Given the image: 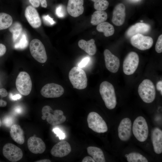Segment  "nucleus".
I'll list each match as a JSON object with an SVG mask.
<instances>
[{
  "mask_svg": "<svg viewBox=\"0 0 162 162\" xmlns=\"http://www.w3.org/2000/svg\"><path fill=\"white\" fill-rule=\"evenodd\" d=\"M99 92L106 107L110 110L114 109L117 102L115 89L112 84L107 81L103 82L100 84Z\"/></svg>",
  "mask_w": 162,
  "mask_h": 162,
  "instance_id": "obj_1",
  "label": "nucleus"
},
{
  "mask_svg": "<svg viewBox=\"0 0 162 162\" xmlns=\"http://www.w3.org/2000/svg\"><path fill=\"white\" fill-rule=\"evenodd\" d=\"M69 78L74 88L83 89L87 86L88 79L86 75L81 68L74 67L71 68L69 73Z\"/></svg>",
  "mask_w": 162,
  "mask_h": 162,
  "instance_id": "obj_2",
  "label": "nucleus"
},
{
  "mask_svg": "<svg viewBox=\"0 0 162 162\" xmlns=\"http://www.w3.org/2000/svg\"><path fill=\"white\" fill-rule=\"evenodd\" d=\"M138 92L142 100L147 103H152L155 98L154 86L152 82L148 79L144 80L140 84Z\"/></svg>",
  "mask_w": 162,
  "mask_h": 162,
  "instance_id": "obj_3",
  "label": "nucleus"
},
{
  "mask_svg": "<svg viewBox=\"0 0 162 162\" xmlns=\"http://www.w3.org/2000/svg\"><path fill=\"white\" fill-rule=\"evenodd\" d=\"M133 134L139 141L143 142L147 139L148 134V126L145 118L142 116L136 118L132 126Z\"/></svg>",
  "mask_w": 162,
  "mask_h": 162,
  "instance_id": "obj_4",
  "label": "nucleus"
},
{
  "mask_svg": "<svg viewBox=\"0 0 162 162\" xmlns=\"http://www.w3.org/2000/svg\"><path fill=\"white\" fill-rule=\"evenodd\" d=\"M42 114L46 117L47 122L52 125L60 124L65 122L66 119L62 110H53L50 106L47 105L43 107Z\"/></svg>",
  "mask_w": 162,
  "mask_h": 162,
  "instance_id": "obj_5",
  "label": "nucleus"
},
{
  "mask_svg": "<svg viewBox=\"0 0 162 162\" xmlns=\"http://www.w3.org/2000/svg\"><path fill=\"white\" fill-rule=\"evenodd\" d=\"M87 121L88 127L98 133H104L108 130L107 124L102 118L97 113L92 112L87 116Z\"/></svg>",
  "mask_w": 162,
  "mask_h": 162,
  "instance_id": "obj_6",
  "label": "nucleus"
},
{
  "mask_svg": "<svg viewBox=\"0 0 162 162\" xmlns=\"http://www.w3.org/2000/svg\"><path fill=\"white\" fill-rule=\"evenodd\" d=\"M16 86L21 94L25 96L28 95L32 88V82L29 74L25 71L20 72L16 80Z\"/></svg>",
  "mask_w": 162,
  "mask_h": 162,
  "instance_id": "obj_7",
  "label": "nucleus"
},
{
  "mask_svg": "<svg viewBox=\"0 0 162 162\" xmlns=\"http://www.w3.org/2000/svg\"><path fill=\"white\" fill-rule=\"evenodd\" d=\"M29 49L32 56L37 61L42 63L46 62L47 58L45 49L40 40L35 39L32 40Z\"/></svg>",
  "mask_w": 162,
  "mask_h": 162,
  "instance_id": "obj_8",
  "label": "nucleus"
},
{
  "mask_svg": "<svg viewBox=\"0 0 162 162\" xmlns=\"http://www.w3.org/2000/svg\"><path fill=\"white\" fill-rule=\"evenodd\" d=\"M139 58L134 52H130L125 58L123 63V70L127 75L133 74L136 70L139 64Z\"/></svg>",
  "mask_w": 162,
  "mask_h": 162,
  "instance_id": "obj_9",
  "label": "nucleus"
},
{
  "mask_svg": "<svg viewBox=\"0 0 162 162\" xmlns=\"http://www.w3.org/2000/svg\"><path fill=\"white\" fill-rule=\"evenodd\" d=\"M3 154L4 156L9 161L16 162L20 160L23 157L22 150L11 143H7L4 146Z\"/></svg>",
  "mask_w": 162,
  "mask_h": 162,
  "instance_id": "obj_10",
  "label": "nucleus"
},
{
  "mask_svg": "<svg viewBox=\"0 0 162 162\" xmlns=\"http://www.w3.org/2000/svg\"><path fill=\"white\" fill-rule=\"evenodd\" d=\"M130 41L133 46L142 50L150 49L153 43L152 37L145 36L141 34H137L132 36L130 38Z\"/></svg>",
  "mask_w": 162,
  "mask_h": 162,
  "instance_id": "obj_11",
  "label": "nucleus"
},
{
  "mask_svg": "<svg viewBox=\"0 0 162 162\" xmlns=\"http://www.w3.org/2000/svg\"><path fill=\"white\" fill-rule=\"evenodd\" d=\"M64 89L61 85L55 83H48L44 85L40 91L41 94L46 98H56L61 96Z\"/></svg>",
  "mask_w": 162,
  "mask_h": 162,
  "instance_id": "obj_12",
  "label": "nucleus"
},
{
  "mask_svg": "<svg viewBox=\"0 0 162 162\" xmlns=\"http://www.w3.org/2000/svg\"><path fill=\"white\" fill-rule=\"evenodd\" d=\"M105 64L106 68L110 72L115 73L118 70L120 62L118 58L108 49L104 51Z\"/></svg>",
  "mask_w": 162,
  "mask_h": 162,
  "instance_id": "obj_13",
  "label": "nucleus"
},
{
  "mask_svg": "<svg viewBox=\"0 0 162 162\" xmlns=\"http://www.w3.org/2000/svg\"><path fill=\"white\" fill-rule=\"evenodd\" d=\"M132 122L128 118H123L121 121L118 128V136L120 140H128L131 135Z\"/></svg>",
  "mask_w": 162,
  "mask_h": 162,
  "instance_id": "obj_14",
  "label": "nucleus"
},
{
  "mask_svg": "<svg viewBox=\"0 0 162 162\" xmlns=\"http://www.w3.org/2000/svg\"><path fill=\"white\" fill-rule=\"evenodd\" d=\"M25 17L30 25L34 28L40 27L41 22L38 13L35 8L31 6H29L25 9Z\"/></svg>",
  "mask_w": 162,
  "mask_h": 162,
  "instance_id": "obj_15",
  "label": "nucleus"
},
{
  "mask_svg": "<svg viewBox=\"0 0 162 162\" xmlns=\"http://www.w3.org/2000/svg\"><path fill=\"white\" fill-rule=\"evenodd\" d=\"M69 143L65 141H60L56 144L52 148L50 152L55 157L62 158L68 155L71 151Z\"/></svg>",
  "mask_w": 162,
  "mask_h": 162,
  "instance_id": "obj_16",
  "label": "nucleus"
},
{
  "mask_svg": "<svg viewBox=\"0 0 162 162\" xmlns=\"http://www.w3.org/2000/svg\"><path fill=\"white\" fill-rule=\"evenodd\" d=\"M27 146L29 150L35 154H42L46 149L44 142L40 138L36 136H31L28 138Z\"/></svg>",
  "mask_w": 162,
  "mask_h": 162,
  "instance_id": "obj_17",
  "label": "nucleus"
},
{
  "mask_svg": "<svg viewBox=\"0 0 162 162\" xmlns=\"http://www.w3.org/2000/svg\"><path fill=\"white\" fill-rule=\"evenodd\" d=\"M125 7L122 3L117 4L113 11L112 22L115 25L119 26L124 23L125 18Z\"/></svg>",
  "mask_w": 162,
  "mask_h": 162,
  "instance_id": "obj_18",
  "label": "nucleus"
},
{
  "mask_svg": "<svg viewBox=\"0 0 162 162\" xmlns=\"http://www.w3.org/2000/svg\"><path fill=\"white\" fill-rule=\"evenodd\" d=\"M84 0H68L67 10L71 16L76 17L82 14L84 10Z\"/></svg>",
  "mask_w": 162,
  "mask_h": 162,
  "instance_id": "obj_19",
  "label": "nucleus"
},
{
  "mask_svg": "<svg viewBox=\"0 0 162 162\" xmlns=\"http://www.w3.org/2000/svg\"><path fill=\"white\" fill-rule=\"evenodd\" d=\"M151 29L150 25L142 22H138L129 27L126 32L128 38L137 34H144L148 32Z\"/></svg>",
  "mask_w": 162,
  "mask_h": 162,
  "instance_id": "obj_20",
  "label": "nucleus"
},
{
  "mask_svg": "<svg viewBox=\"0 0 162 162\" xmlns=\"http://www.w3.org/2000/svg\"><path fill=\"white\" fill-rule=\"evenodd\" d=\"M151 140L155 153L161 154L162 152V130L158 127L154 128L152 132Z\"/></svg>",
  "mask_w": 162,
  "mask_h": 162,
  "instance_id": "obj_21",
  "label": "nucleus"
},
{
  "mask_svg": "<svg viewBox=\"0 0 162 162\" xmlns=\"http://www.w3.org/2000/svg\"><path fill=\"white\" fill-rule=\"evenodd\" d=\"M10 134L13 140L17 143L22 144L25 142L24 131L19 125L14 124L10 128Z\"/></svg>",
  "mask_w": 162,
  "mask_h": 162,
  "instance_id": "obj_22",
  "label": "nucleus"
},
{
  "mask_svg": "<svg viewBox=\"0 0 162 162\" xmlns=\"http://www.w3.org/2000/svg\"><path fill=\"white\" fill-rule=\"evenodd\" d=\"M78 45L81 49L90 55L93 56L96 53V46L93 39L87 41L83 39L80 40L78 42Z\"/></svg>",
  "mask_w": 162,
  "mask_h": 162,
  "instance_id": "obj_23",
  "label": "nucleus"
},
{
  "mask_svg": "<svg viewBox=\"0 0 162 162\" xmlns=\"http://www.w3.org/2000/svg\"><path fill=\"white\" fill-rule=\"evenodd\" d=\"M87 149L88 153L92 157L95 162L106 161L103 152L100 148L91 146L87 147Z\"/></svg>",
  "mask_w": 162,
  "mask_h": 162,
  "instance_id": "obj_24",
  "label": "nucleus"
},
{
  "mask_svg": "<svg viewBox=\"0 0 162 162\" xmlns=\"http://www.w3.org/2000/svg\"><path fill=\"white\" fill-rule=\"evenodd\" d=\"M107 18V14L103 10H97L92 15L91 23L96 26L105 22Z\"/></svg>",
  "mask_w": 162,
  "mask_h": 162,
  "instance_id": "obj_25",
  "label": "nucleus"
},
{
  "mask_svg": "<svg viewBox=\"0 0 162 162\" xmlns=\"http://www.w3.org/2000/svg\"><path fill=\"white\" fill-rule=\"evenodd\" d=\"M97 30L104 33V35L108 37L112 35L115 31L113 26L109 22H104L98 25L96 27Z\"/></svg>",
  "mask_w": 162,
  "mask_h": 162,
  "instance_id": "obj_26",
  "label": "nucleus"
},
{
  "mask_svg": "<svg viewBox=\"0 0 162 162\" xmlns=\"http://www.w3.org/2000/svg\"><path fill=\"white\" fill-rule=\"evenodd\" d=\"M9 30L12 34L13 41L15 43L20 37L22 32V27L21 24L18 22L12 23L9 27Z\"/></svg>",
  "mask_w": 162,
  "mask_h": 162,
  "instance_id": "obj_27",
  "label": "nucleus"
},
{
  "mask_svg": "<svg viewBox=\"0 0 162 162\" xmlns=\"http://www.w3.org/2000/svg\"><path fill=\"white\" fill-rule=\"evenodd\" d=\"M13 23V18L10 15L0 13V30L9 28Z\"/></svg>",
  "mask_w": 162,
  "mask_h": 162,
  "instance_id": "obj_28",
  "label": "nucleus"
},
{
  "mask_svg": "<svg viewBox=\"0 0 162 162\" xmlns=\"http://www.w3.org/2000/svg\"><path fill=\"white\" fill-rule=\"evenodd\" d=\"M28 44L27 34L26 32L22 31L19 38L15 43L14 48L16 49H24L28 46Z\"/></svg>",
  "mask_w": 162,
  "mask_h": 162,
  "instance_id": "obj_29",
  "label": "nucleus"
},
{
  "mask_svg": "<svg viewBox=\"0 0 162 162\" xmlns=\"http://www.w3.org/2000/svg\"><path fill=\"white\" fill-rule=\"evenodd\" d=\"M128 162H148L147 158L140 154L136 152H132L128 154H126Z\"/></svg>",
  "mask_w": 162,
  "mask_h": 162,
  "instance_id": "obj_30",
  "label": "nucleus"
},
{
  "mask_svg": "<svg viewBox=\"0 0 162 162\" xmlns=\"http://www.w3.org/2000/svg\"><path fill=\"white\" fill-rule=\"evenodd\" d=\"M94 2V7L97 10H104L108 7L109 3L106 0H91Z\"/></svg>",
  "mask_w": 162,
  "mask_h": 162,
  "instance_id": "obj_31",
  "label": "nucleus"
},
{
  "mask_svg": "<svg viewBox=\"0 0 162 162\" xmlns=\"http://www.w3.org/2000/svg\"><path fill=\"white\" fill-rule=\"evenodd\" d=\"M56 13L57 16L59 17H64L66 12L64 6L62 5L58 6L56 9Z\"/></svg>",
  "mask_w": 162,
  "mask_h": 162,
  "instance_id": "obj_32",
  "label": "nucleus"
},
{
  "mask_svg": "<svg viewBox=\"0 0 162 162\" xmlns=\"http://www.w3.org/2000/svg\"><path fill=\"white\" fill-rule=\"evenodd\" d=\"M156 51L158 53L162 52V35L160 34L158 37L155 46Z\"/></svg>",
  "mask_w": 162,
  "mask_h": 162,
  "instance_id": "obj_33",
  "label": "nucleus"
},
{
  "mask_svg": "<svg viewBox=\"0 0 162 162\" xmlns=\"http://www.w3.org/2000/svg\"><path fill=\"white\" fill-rule=\"evenodd\" d=\"M42 18L44 23L47 25H52L55 23L53 19L48 15H44Z\"/></svg>",
  "mask_w": 162,
  "mask_h": 162,
  "instance_id": "obj_34",
  "label": "nucleus"
},
{
  "mask_svg": "<svg viewBox=\"0 0 162 162\" xmlns=\"http://www.w3.org/2000/svg\"><path fill=\"white\" fill-rule=\"evenodd\" d=\"M52 131L56 134L60 140L63 139L65 138L64 134L63 133L59 128H56L52 129Z\"/></svg>",
  "mask_w": 162,
  "mask_h": 162,
  "instance_id": "obj_35",
  "label": "nucleus"
},
{
  "mask_svg": "<svg viewBox=\"0 0 162 162\" xmlns=\"http://www.w3.org/2000/svg\"><path fill=\"white\" fill-rule=\"evenodd\" d=\"M3 123L6 126H10L13 123V120L10 116H7L4 117L3 119Z\"/></svg>",
  "mask_w": 162,
  "mask_h": 162,
  "instance_id": "obj_36",
  "label": "nucleus"
},
{
  "mask_svg": "<svg viewBox=\"0 0 162 162\" xmlns=\"http://www.w3.org/2000/svg\"><path fill=\"white\" fill-rule=\"evenodd\" d=\"M89 60L90 58L88 57L84 58L79 63L78 67L80 68H82L85 67L88 64Z\"/></svg>",
  "mask_w": 162,
  "mask_h": 162,
  "instance_id": "obj_37",
  "label": "nucleus"
},
{
  "mask_svg": "<svg viewBox=\"0 0 162 162\" xmlns=\"http://www.w3.org/2000/svg\"><path fill=\"white\" fill-rule=\"evenodd\" d=\"M6 51L5 46L3 44H0V56L4 55Z\"/></svg>",
  "mask_w": 162,
  "mask_h": 162,
  "instance_id": "obj_38",
  "label": "nucleus"
},
{
  "mask_svg": "<svg viewBox=\"0 0 162 162\" xmlns=\"http://www.w3.org/2000/svg\"><path fill=\"white\" fill-rule=\"evenodd\" d=\"M29 2L34 8L38 7L40 4L39 0H29Z\"/></svg>",
  "mask_w": 162,
  "mask_h": 162,
  "instance_id": "obj_39",
  "label": "nucleus"
},
{
  "mask_svg": "<svg viewBox=\"0 0 162 162\" xmlns=\"http://www.w3.org/2000/svg\"><path fill=\"white\" fill-rule=\"evenodd\" d=\"M8 93L4 88H0V96L1 97H5L7 96Z\"/></svg>",
  "mask_w": 162,
  "mask_h": 162,
  "instance_id": "obj_40",
  "label": "nucleus"
},
{
  "mask_svg": "<svg viewBox=\"0 0 162 162\" xmlns=\"http://www.w3.org/2000/svg\"><path fill=\"white\" fill-rule=\"evenodd\" d=\"M82 162H95V161L91 157L87 156L83 159Z\"/></svg>",
  "mask_w": 162,
  "mask_h": 162,
  "instance_id": "obj_41",
  "label": "nucleus"
},
{
  "mask_svg": "<svg viewBox=\"0 0 162 162\" xmlns=\"http://www.w3.org/2000/svg\"><path fill=\"white\" fill-rule=\"evenodd\" d=\"M10 98L13 100H16L20 98L22 96L19 94H16L13 95L11 94H10Z\"/></svg>",
  "mask_w": 162,
  "mask_h": 162,
  "instance_id": "obj_42",
  "label": "nucleus"
},
{
  "mask_svg": "<svg viewBox=\"0 0 162 162\" xmlns=\"http://www.w3.org/2000/svg\"><path fill=\"white\" fill-rule=\"evenodd\" d=\"M157 89L160 91L161 95L162 94V81H160L158 82L156 84Z\"/></svg>",
  "mask_w": 162,
  "mask_h": 162,
  "instance_id": "obj_43",
  "label": "nucleus"
},
{
  "mask_svg": "<svg viewBox=\"0 0 162 162\" xmlns=\"http://www.w3.org/2000/svg\"><path fill=\"white\" fill-rule=\"evenodd\" d=\"M42 7L46 8L47 7V3L46 0H39Z\"/></svg>",
  "mask_w": 162,
  "mask_h": 162,
  "instance_id": "obj_44",
  "label": "nucleus"
},
{
  "mask_svg": "<svg viewBox=\"0 0 162 162\" xmlns=\"http://www.w3.org/2000/svg\"><path fill=\"white\" fill-rule=\"evenodd\" d=\"M7 104L6 101L2 99H0V107H5L7 105Z\"/></svg>",
  "mask_w": 162,
  "mask_h": 162,
  "instance_id": "obj_45",
  "label": "nucleus"
},
{
  "mask_svg": "<svg viewBox=\"0 0 162 162\" xmlns=\"http://www.w3.org/2000/svg\"><path fill=\"white\" fill-rule=\"evenodd\" d=\"M35 162H51V161L50 160L48 159H45L41 160L38 161H36Z\"/></svg>",
  "mask_w": 162,
  "mask_h": 162,
  "instance_id": "obj_46",
  "label": "nucleus"
},
{
  "mask_svg": "<svg viewBox=\"0 0 162 162\" xmlns=\"http://www.w3.org/2000/svg\"><path fill=\"white\" fill-rule=\"evenodd\" d=\"M15 112L17 113H20L21 111V110L20 108H16L15 110Z\"/></svg>",
  "mask_w": 162,
  "mask_h": 162,
  "instance_id": "obj_47",
  "label": "nucleus"
},
{
  "mask_svg": "<svg viewBox=\"0 0 162 162\" xmlns=\"http://www.w3.org/2000/svg\"><path fill=\"white\" fill-rule=\"evenodd\" d=\"M41 118L43 120H45L46 118V117L44 116H42Z\"/></svg>",
  "mask_w": 162,
  "mask_h": 162,
  "instance_id": "obj_48",
  "label": "nucleus"
},
{
  "mask_svg": "<svg viewBox=\"0 0 162 162\" xmlns=\"http://www.w3.org/2000/svg\"><path fill=\"white\" fill-rule=\"evenodd\" d=\"M1 125H2V122H1V120L0 119V127H1Z\"/></svg>",
  "mask_w": 162,
  "mask_h": 162,
  "instance_id": "obj_49",
  "label": "nucleus"
},
{
  "mask_svg": "<svg viewBox=\"0 0 162 162\" xmlns=\"http://www.w3.org/2000/svg\"><path fill=\"white\" fill-rule=\"evenodd\" d=\"M140 22H143V21L142 20L140 21Z\"/></svg>",
  "mask_w": 162,
  "mask_h": 162,
  "instance_id": "obj_50",
  "label": "nucleus"
}]
</instances>
